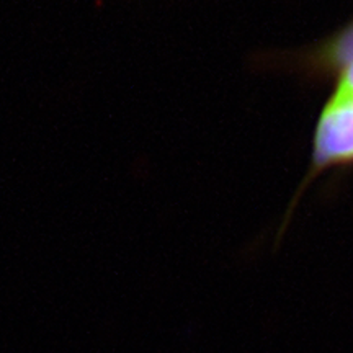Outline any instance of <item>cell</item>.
<instances>
[{
    "instance_id": "7a4b0ae2",
    "label": "cell",
    "mask_w": 353,
    "mask_h": 353,
    "mask_svg": "<svg viewBox=\"0 0 353 353\" xmlns=\"http://www.w3.org/2000/svg\"><path fill=\"white\" fill-rule=\"evenodd\" d=\"M353 59V21L327 39L314 56V64L324 72H334Z\"/></svg>"
},
{
    "instance_id": "6da1fadb",
    "label": "cell",
    "mask_w": 353,
    "mask_h": 353,
    "mask_svg": "<svg viewBox=\"0 0 353 353\" xmlns=\"http://www.w3.org/2000/svg\"><path fill=\"white\" fill-rule=\"evenodd\" d=\"M314 169L353 165V94L334 88L317 118L312 143Z\"/></svg>"
},
{
    "instance_id": "3957f363",
    "label": "cell",
    "mask_w": 353,
    "mask_h": 353,
    "mask_svg": "<svg viewBox=\"0 0 353 353\" xmlns=\"http://www.w3.org/2000/svg\"><path fill=\"white\" fill-rule=\"evenodd\" d=\"M335 76H337V85H335V88H341V90L353 94V59L343 64L339 70H335Z\"/></svg>"
}]
</instances>
